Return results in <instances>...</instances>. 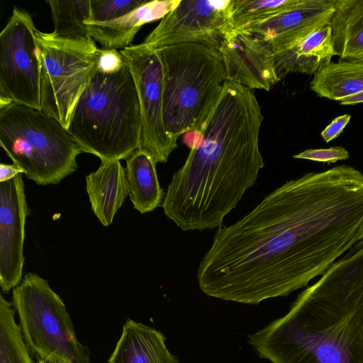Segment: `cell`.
Returning a JSON list of instances; mask_svg holds the SVG:
<instances>
[{
  "label": "cell",
  "instance_id": "obj_1",
  "mask_svg": "<svg viewBox=\"0 0 363 363\" xmlns=\"http://www.w3.org/2000/svg\"><path fill=\"white\" fill-rule=\"evenodd\" d=\"M363 239V173L347 164L288 180L219 228L198 268L201 291L257 305L301 289Z\"/></svg>",
  "mask_w": 363,
  "mask_h": 363
},
{
  "label": "cell",
  "instance_id": "obj_2",
  "mask_svg": "<svg viewBox=\"0 0 363 363\" xmlns=\"http://www.w3.org/2000/svg\"><path fill=\"white\" fill-rule=\"evenodd\" d=\"M263 120L252 89L226 81L201 128L183 135L190 152L162 205L182 230L220 228L255 184L264 167L259 148Z\"/></svg>",
  "mask_w": 363,
  "mask_h": 363
},
{
  "label": "cell",
  "instance_id": "obj_3",
  "mask_svg": "<svg viewBox=\"0 0 363 363\" xmlns=\"http://www.w3.org/2000/svg\"><path fill=\"white\" fill-rule=\"evenodd\" d=\"M247 342L272 363H363V239Z\"/></svg>",
  "mask_w": 363,
  "mask_h": 363
},
{
  "label": "cell",
  "instance_id": "obj_4",
  "mask_svg": "<svg viewBox=\"0 0 363 363\" xmlns=\"http://www.w3.org/2000/svg\"><path fill=\"white\" fill-rule=\"evenodd\" d=\"M67 130L82 152L92 154L101 162L126 160L140 148V103L126 62L117 72H95Z\"/></svg>",
  "mask_w": 363,
  "mask_h": 363
},
{
  "label": "cell",
  "instance_id": "obj_5",
  "mask_svg": "<svg viewBox=\"0 0 363 363\" xmlns=\"http://www.w3.org/2000/svg\"><path fill=\"white\" fill-rule=\"evenodd\" d=\"M152 49L163 69L164 128L177 142L201 128L227 81L225 69L218 50L205 45L186 43Z\"/></svg>",
  "mask_w": 363,
  "mask_h": 363
},
{
  "label": "cell",
  "instance_id": "obj_6",
  "mask_svg": "<svg viewBox=\"0 0 363 363\" xmlns=\"http://www.w3.org/2000/svg\"><path fill=\"white\" fill-rule=\"evenodd\" d=\"M0 145L27 179L42 186L57 184L73 174L82 153L55 118L16 104L0 108Z\"/></svg>",
  "mask_w": 363,
  "mask_h": 363
},
{
  "label": "cell",
  "instance_id": "obj_7",
  "mask_svg": "<svg viewBox=\"0 0 363 363\" xmlns=\"http://www.w3.org/2000/svg\"><path fill=\"white\" fill-rule=\"evenodd\" d=\"M11 302L30 355L65 363H91L90 349L78 340L60 296L45 279L29 272L12 291Z\"/></svg>",
  "mask_w": 363,
  "mask_h": 363
},
{
  "label": "cell",
  "instance_id": "obj_8",
  "mask_svg": "<svg viewBox=\"0 0 363 363\" xmlns=\"http://www.w3.org/2000/svg\"><path fill=\"white\" fill-rule=\"evenodd\" d=\"M40 65V110L67 129L75 106L97 71L95 41L77 42L35 32Z\"/></svg>",
  "mask_w": 363,
  "mask_h": 363
},
{
  "label": "cell",
  "instance_id": "obj_9",
  "mask_svg": "<svg viewBox=\"0 0 363 363\" xmlns=\"http://www.w3.org/2000/svg\"><path fill=\"white\" fill-rule=\"evenodd\" d=\"M36 30L31 16L15 6L0 33V108L16 104L40 110Z\"/></svg>",
  "mask_w": 363,
  "mask_h": 363
},
{
  "label": "cell",
  "instance_id": "obj_10",
  "mask_svg": "<svg viewBox=\"0 0 363 363\" xmlns=\"http://www.w3.org/2000/svg\"><path fill=\"white\" fill-rule=\"evenodd\" d=\"M128 64L138 91L141 141L139 149L156 163H165L177 147L167 134L163 121V69L157 52L143 42L120 50Z\"/></svg>",
  "mask_w": 363,
  "mask_h": 363
},
{
  "label": "cell",
  "instance_id": "obj_11",
  "mask_svg": "<svg viewBox=\"0 0 363 363\" xmlns=\"http://www.w3.org/2000/svg\"><path fill=\"white\" fill-rule=\"evenodd\" d=\"M233 0H181L143 41L151 48L194 43L216 50L233 29Z\"/></svg>",
  "mask_w": 363,
  "mask_h": 363
},
{
  "label": "cell",
  "instance_id": "obj_12",
  "mask_svg": "<svg viewBox=\"0 0 363 363\" xmlns=\"http://www.w3.org/2000/svg\"><path fill=\"white\" fill-rule=\"evenodd\" d=\"M22 175L0 184V286L5 293L22 281L25 225L29 214Z\"/></svg>",
  "mask_w": 363,
  "mask_h": 363
},
{
  "label": "cell",
  "instance_id": "obj_13",
  "mask_svg": "<svg viewBox=\"0 0 363 363\" xmlns=\"http://www.w3.org/2000/svg\"><path fill=\"white\" fill-rule=\"evenodd\" d=\"M226 73L227 81L250 89L269 91L279 82L274 54L267 43L240 29H233L223 39L218 49Z\"/></svg>",
  "mask_w": 363,
  "mask_h": 363
},
{
  "label": "cell",
  "instance_id": "obj_14",
  "mask_svg": "<svg viewBox=\"0 0 363 363\" xmlns=\"http://www.w3.org/2000/svg\"><path fill=\"white\" fill-rule=\"evenodd\" d=\"M335 0H298L293 6L240 28L264 41L274 55L312 32L330 26Z\"/></svg>",
  "mask_w": 363,
  "mask_h": 363
},
{
  "label": "cell",
  "instance_id": "obj_15",
  "mask_svg": "<svg viewBox=\"0 0 363 363\" xmlns=\"http://www.w3.org/2000/svg\"><path fill=\"white\" fill-rule=\"evenodd\" d=\"M181 0L146 1L129 13L104 23H89V33L103 49L123 50L130 46L146 23L162 19Z\"/></svg>",
  "mask_w": 363,
  "mask_h": 363
},
{
  "label": "cell",
  "instance_id": "obj_16",
  "mask_svg": "<svg viewBox=\"0 0 363 363\" xmlns=\"http://www.w3.org/2000/svg\"><path fill=\"white\" fill-rule=\"evenodd\" d=\"M160 330L128 318L107 363H179Z\"/></svg>",
  "mask_w": 363,
  "mask_h": 363
},
{
  "label": "cell",
  "instance_id": "obj_17",
  "mask_svg": "<svg viewBox=\"0 0 363 363\" xmlns=\"http://www.w3.org/2000/svg\"><path fill=\"white\" fill-rule=\"evenodd\" d=\"M337 56L332 28L327 26L316 30L290 48L274 55L277 74L281 80L289 73L315 75Z\"/></svg>",
  "mask_w": 363,
  "mask_h": 363
},
{
  "label": "cell",
  "instance_id": "obj_18",
  "mask_svg": "<svg viewBox=\"0 0 363 363\" xmlns=\"http://www.w3.org/2000/svg\"><path fill=\"white\" fill-rule=\"evenodd\" d=\"M86 189L93 213L108 226L128 196L125 170L120 160L101 162L86 177Z\"/></svg>",
  "mask_w": 363,
  "mask_h": 363
},
{
  "label": "cell",
  "instance_id": "obj_19",
  "mask_svg": "<svg viewBox=\"0 0 363 363\" xmlns=\"http://www.w3.org/2000/svg\"><path fill=\"white\" fill-rule=\"evenodd\" d=\"M125 170L128 196L135 209L145 213L162 205L164 191L158 180L156 162L150 155L137 150L126 160Z\"/></svg>",
  "mask_w": 363,
  "mask_h": 363
},
{
  "label": "cell",
  "instance_id": "obj_20",
  "mask_svg": "<svg viewBox=\"0 0 363 363\" xmlns=\"http://www.w3.org/2000/svg\"><path fill=\"white\" fill-rule=\"evenodd\" d=\"M330 26L340 60L363 61V0H335Z\"/></svg>",
  "mask_w": 363,
  "mask_h": 363
},
{
  "label": "cell",
  "instance_id": "obj_21",
  "mask_svg": "<svg viewBox=\"0 0 363 363\" xmlns=\"http://www.w3.org/2000/svg\"><path fill=\"white\" fill-rule=\"evenodd\" d=\"M310 89L319 97L337 101L363 91V61L331 62L313 76Z\"/></svg>",
  "mask_w": 363,
  "mask_h": 363
},
{
  "label": "cell",
  "instance_id": "obj_22",
  "mask_svg": "<svg viewBox=\"0 0 363 363\" xmlns=\"http://www.w3.org/2000/svg\"><path fill=\"white\" fill-rule=\"evenodd\" d=\"M53 34L72 41L92 42L88 21L91 17V0H48Z\"/></svg>",
  "mask_w": 363,
  "mask_h": 363
},
{
  "label": "cell",
  "instance_id": "obj_23",
  "mask_svg": "<svg viewBox=\"0 0 363 363\" xmlns=\"http://www.w3.org/2000/svg\"><path fill=\"white\" fill-rule=\"evenodd\" d=\"M11 301L0 294V363H35L33 361L18 323Z\"/></svg>",
  "mask_w": 363,
  "mask_h": 363
},
{
  "label": "cell",
  "instance_id": "obj_24",
  "mask_svg": "<svg viewBox=\"0 0 363 363\" xmlns=\"http://www.w3.org/2000/svg\"><path fill=\"white\" fill-rule=\"evenodd\" d=\"M298 0H233L234 29L269 18L295 5Z\"/></svg>",
  "mask_w": 363,
  "mask_h": 363
},
{
  "label": "cell",
  "instance_id": "obj_25",
  "mask_svg": "<svg viewBox=\"0 0 363 363\" xmlns=\"http://www.w3.org/2000/svg\"><path fill=\"white\" fill-rule=\"evenodd\" d=\"M145 0H91L89 23H104L133 11Z\"/></svg>",
  "mask_w": 363,
  "mask_h": 363
},
{
  "label": "cell",
  "instance_id": "obj_26",
  "mask_svg": "<svg viewBox=\"0 0 363 363\" xmlns=\"http://www.w3.org/2000/svg\"><path fill=\"white\" fill-rule=\"evenodd\" d=\"M294 159H303L327 164L335 163L340 160L349 159L348 151L342 146L328 148L308 149L293 155Z\"/></svg>",
  "mask_w": 363,
  "mask_h": 363
},
{
  "label": "cell",
  "instance_id": "obj_27",
  "mask_svg": "<svg viewBox=\"0 0 363 363\" xmlns=\"http://www.w3.org/2000/svg\"><path fill=\"white\" fill-rule=\"evenodd\" d=\"M125 63V60L120 50L103 48L99 50L97 71L108 73L117 72Z\"/></svg>",
  "mask_w": 363,
  "mask_h": 363
},
{
  "label": "cell",
  "instance_id": "obj_28",
  "mask_svg": "<svg viewBox=\"0 0 363 363\" xmlns=\"http://www.w3.org/2000/svg\"><path fill=\"white\" fill-rule=\"evenodd\" d=\"M351 115L343 114L335 118L320 133V136L326 143L337 138L350 123Z\"/></svg>",
  "mask_w": 363,
  "mask_h": 363
},
{
  "label": "cell",
  "instance_id": "obj_29",
  "mask_svg": "<svg viewBox=\"0 0 363 363\" xmlns=\"http://www.w3.org/2000/svg\"><path fill=\"white\" fill-rule=\"evenodd\" d=\"M24 170L16 164H8L1 163L0 164V182H5L11 180L18 174H23Z\"/></svg>",
  "mask_w": 363,
  "mask_h": 363
},
{
  "label": "cell",
  "instance_id": "obj_30",
  "mask_svg": "<svg viewBox=\"0 0 363 363\" xmlns=\"http://www.w3.org/2000/svg\"><path fill=\"white\" fill-rule=\"evenodd\" d=\"M341 105H354L363 103V91L357 94L344 98L339 101Z\"/></svg>",
  "mask_w": 363,
  "mask_h": 363
},
{
  "label": "cell",
  "instance_id": "obj_31",
  "mask_svg": "<svg viewBox=\"0 0 363 363\" xmlns=\"http://www.w3.org/2000/svg\"><path fill=\"white\" fill-rule=\"evenodd\" d=\"M36 363H65V362L57 359V357L51 356V357H48L47 358L37 360Z\"/></svg>",
  "mask_w": 363,
  "mask_h": 363
}]
</instances>
